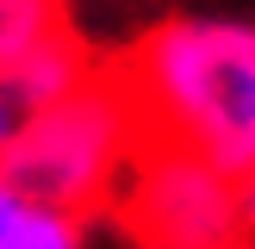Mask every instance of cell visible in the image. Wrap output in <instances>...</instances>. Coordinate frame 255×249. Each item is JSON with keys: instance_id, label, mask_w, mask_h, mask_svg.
Returning a JSON list of instances; mask_svg holds the SVG:
<instances>
[{"instance_id": "cell-1", "label": "cell", "mask_w": 255, "mask_h": 249, "mask_svg": "<svg viewBox=\"0 0 255 249\" xmlns=\"http://www.w3.org/2000/svg\"><path fill=\"white\" fill-rule=\"evenodd\" d=\"M143 124V149L212 162L237 187L255 181V25L168 19L119 62Z\"/></svg>"}, {"instance_id": "cell-2", "label": "cell", "mask_w": 255, "mask_h": 249, "mask_svg": "<svg viewBox=\"0 0 255 249\" xmlns=\"http://www.w3.org/2000/svg\"><path fill=\"white\" fill-rule=\"evenodd\" d=\"M137 149H143V124L125 94V75L94 69L69 100L19 119L12 143L0 149V174L19 199L87 218L119 193V174H131Z\"/></svg>"}, {"instance_id": "cell-3", "label": "cell", "mask_w": 255, "mask_h": 249, "mask_svg": "<svg viewBox=\"0 0 255 249\" xmlns=\"http://www.w3.org/2000/svg\"><path fill=\"white\" fill-rule=\"evenodd\" d=\"M119 212L143 249H243V187L212 162L174 149H137Z\"/></svg>"}, {"instance_id": "cell-4", "label": "cell", "mask_w": 255, "mask_h": 249, "mask_svg": "<svg viewBox=\"0 0 255 249\" xmlns=\"http://www.w3.org/2000/svg\"><path fill=\"white\" fill-rule=\"evenodd\" d=\"M87 75H94V56H87V44L62 25L56 37H44V44L6 75V87H12V100H19V112H44V106H56V100H69Z\"/></svg>"}, {"instance_id": "cell-5", "label": "cell", "mask_w": 255, "mask_h": 249, "mask_svg": "<svg viewBox=\"0 0 255 249\" xmlns=\"http://www.w3.org/2000/svg\"><path fill=\"white\" fill-rule=\"evenodd\" d=\"M62 0H0V81L31 56L44 37L62 31Z\"/></svg>"}, {"instance_id": "cell-6", "label": "cell", "mask_w": 255, "mask_h": 249, "mask_svg": "<svg viewBox=\"0 0 255 249\" xmlns=\"http://www.w3.org/2000/svg\"><path fill=\"white\" fill-rule=\"evenodd\" d=\"M0 249H81V212L19 199V206H12V218H6Z\"/></svg>"}, {"instance_id": "cell-7", "label": "cell", "mask_w": 255, "mask_h": 249, "mask_svg": "<svg viewBox=\"0 0 255 249\" xmlns=\"http://www.w3.org/2000/svg\"><path fill=\"white\" fill-rule=\"evenodd\" d=\"M19 119H25V112H19V100H12V87L0 81V149L12 143V131H19Z\"/></svg>"}, {"instance_id": "cell-8", "label": "cell", "mask_w": 255, "mask_h": 249, "mask_svg": "<svg viewBox=\"0 0 255 249\" xmlns=\"http://www.w3.org/2000/svg\"><path fill=\"white\" fill-rule=\"evenodd\" d=\"M12 206H19V193L6 187V193H0V237H6V218H12Z\"/></svg>"}, {"instance_id": "cell-9", "label": "cell", "mask_w": 255, "mask_h": 249, "mask_svg": "<svg viewBox=\"0 0 255 249\" xmlns=\"http://www.w3.org/2000/svg\"><path fill=\"white\" fill-rule=\"evenodd\" d=\"M0 193H6V174H0Z\"/></svg>"}]
</instances>
